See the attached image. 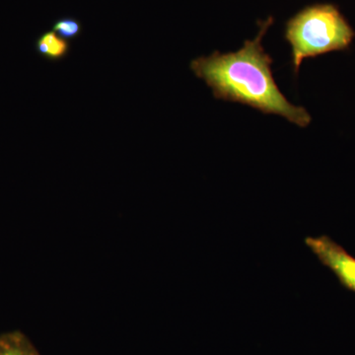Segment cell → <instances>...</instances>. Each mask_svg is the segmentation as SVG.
<instances>
[{
  "label": "cell",
  "mask_w": 355,
  "mask_h": 355,
  "mask_svg": "<svg viewBox=\"0 0 355 355\" xmlns=\"http://www.w3.org/2000/svg\"><path fill=\"white\" fill-rule=\"evenodd\" d=\"M272 17L259 23L258 35L247 40L234 53L214 51L209 57L191 60V71L211 88L216 99L240 103L263 114H279L300 128L310 125V114L282 94L273 78L272 58L263 50V36Z\"/></svg>",
  "instance_id": "obj_1"
},
{
  "label": "cell",
  "mask_w": 355,
  "mask_h": 355,
  "mask_svg": "<svg viewBox=\"0 0 355 355\" xmlns=\"http://www.w3.org/2000/svg\"><path fill=\"white\" fill-rule=\"evenodd\" d=\"M354 38V30L334 4L305 7L286 23V39L296 74L306 58L347 50Z\"/></svg>",
  "instance_id": "obj_2"
},
{
  "label": "cell",
  "mask_w": 355,
  "mask_h": 355,
  "mask_svg": "<svg viewBox=\"0 0 355 355\" xmlns=\"http://www.w3.org/2000/svg\"><path fill=\"white\" fill-rule=\"evenodd\" d=\"M304 243L318 261L334 273L340 286L355 293V257L328 235L308 236Z\"/></svg>",
  "instance_id": "obj_3"
},
{
  "label": "cell",
  "mask_w": 355,
  "mask_h": 355,
  "mask_svg": "<svg viewBox=\"0 0 355 355\" xmlns=\"http://www.w3.org/2000/svg\"><path fill=\"white\" fill-rule=\"evenodd\" d=\"M35 48L39 55L50 62H58L67 57L70 51V44L67 40L58 36L57 33L44 32L37 39Z\"/></svg>",
  "instance_id": "obj_4"
},
{
  "label": "cell",
  "mask_w": 355,
  "mask_h": 355,
  "mask_svg": "<svg viewBox=\"0 0 355 355\" xmlns=\"http://www.w3.org/2000/svg\"><path fill=\"white\" fill-rule=\"evenodd\" d=\"M0 355H42L32 340L21 331L0 334Z\"/></svg>",
  "instance_id": "obj_5"
},
{
  "label": "cell",
  "mask_w": 355,
  "mask_h": 355,
  "mask_svg": "<svg viewBox=\"0 0 355 355\" xmlns=\"http://www.w3.org/2000/svg\"><path fill=\"white\" fill-rule=\"evenodd\" d=\"M53 31L57 33L62 39L74 40L81 34L83 25L80 21L74 18H60L53 24Z\"/></svg>",
  "instance_id": "obj_6"
}]
</instances>
